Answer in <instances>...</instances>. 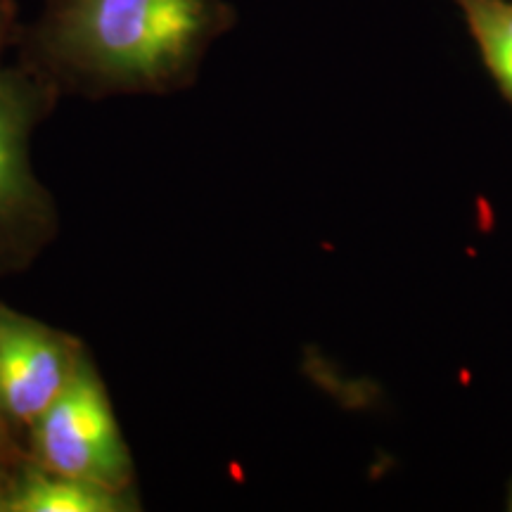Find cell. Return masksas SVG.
I'll use <instances>...</instances> for the list:
<instances>
[{
  "label": "cell",
  "mask_w": 512,
  "mask_h": 512,
  "mask_svg": "<svg viewBox=\"0 0 512 512\" xmlns=\"http://www.w3.org/2000/svg\"><path fill=\"white\" fill-rule=\"evenodd\" d=\"M463 12L467 29L482 60L512 105V0H453Z\"/></svg>",
  "instance_id": "cell-5"
},
{
  "label": "cell",
  "mask_w": 512,
  "mask_h": 512,
  "mask_svg": "<svg viewBox=\"0 0 512 512\" xmlns=\"http://www.w3.org/2000/svg\"><path fill=\"white\" fill-rule=\"evenodd\" d=\"M34 444L48 470L117 489L128 477V453L102 384L76 363L60 396L34 422Z\"/></svg>",
  "instance_id": "cell-2"
},
{
  "label": "cell",
  "mask_w": 512,
  "mask_h": 512,
  "mask_svg": "<svg viewBox=\"0 0 512 512\" xmlns=\"http://www.w3.org/2000/svg\"><path fill=\"white\" fill-rule=\"evenodd\" d=\"M8 503H10V498H5L3 489H0V510H8Z\"/></svg>",
  "instance_id": "cell-7"
},
{
  "label": "cell",
  "mask_w": 512,
  "mask_h": 512,
  "mask_svg": "<svg viewBox=\"0 0 512 512\" xmlns=\"http://www.w3.org/2000/svg\"><path fill=\"white\" fill-rule=\"evenodd\" d=\"M22 188V140L15 100L0 83V209L19 195Z\"/></svg>",
  "instance_id": "cell-6"
},
{
  "label": "cell",
  "mask_w": 512,
  "mask_h": 512,
  "mask_svg": "<svg viewBox=\"0 0 512 512\" xmlns=\"http://www.w3.org/2000/svg\"><path fill=\"white\" fill-rule=\"evenodd\" d=\"M124 508L112 489L53 470H34L22 479L8 510L15 512H117Z\"/></svg>",
  "instance_id": "cell-4"
},
{
  "label": "cell",
  "mask_w": 512,
  "mask_h": 512,
  "mask_svg": "<svg viewBox=\"0 0 512 512\" xmlns=\"http://www.w3.org/2000/svg\"><path fill=\"white\" fill-rule=\"evenodd\" d=\"M219 15L216 0H72L62 38L112 79L159 81L195 57Z\"/></svg>",
  "instance_id": "cell-1"
},
{
  "label": "cell",
  "mask_w": 512,
  "mask_h": 512,
  "mask_svg": "<svg viewBox=\"0 0 512 512\" xmlns=\"http://www.w3.org/2000/svg\"><path fill=\"white\" fill-rule=\"evenodd\" d=\"M508 508L512 510V486H510V498H508Z\"/></svg>",
  "instance_id": "cell-8"
},
{
  "label": "cell",
  "mask_w": 512,
  "mask_h": 512,
  "mask_svg": "<svg viewBox=\"0 0 512 512\" xmlns=\"http://www.w3.org/2000/svg\"><path fill=\"white\" fill-rule=\"evenodd\" d=\"M76 363L53 332L0 311V406L34 422L69 382Z\"/></svg>",
  "instance_id": "cell-3"
}]
</instances>
